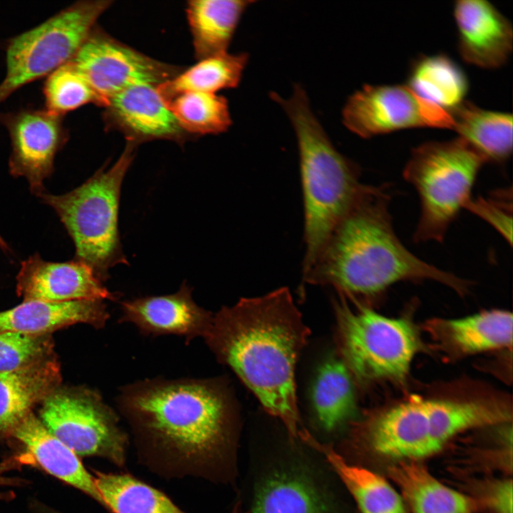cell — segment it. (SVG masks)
<instances>
[{
    "mask_svg": "<svg viewBox=\"0 0 513 513\" xmlns=\"http://www.w3.org/2000/svg\"><path fill=\"white\" fill-rule=\"evenodd\" d=\"M11 437L24 445L36 465L105 507L93 476L86 470L79 457L52 435L33 412L19 423Z\"/></svg>",
    "mask_w": 513,
    "mask_h": 513,
    "instance_id": "obj_21",
    "label": "cell"
},
{
    "mask_svg": "<svg viewBox=\"0 0 513 513\" xmlns=\"http://www.w3.org/2000/svg\"><path fill=\"white\" fill-rule=\"evenodd\" d=\"M43 92L45 110L59 116L87 103L103 108L106 105L71 61L48 76Z\"/></svg>",
    "mask_w": 513,
    "mask_h": 513,
    "instance_id": "obj_32",
    "label": "cell"
},
{
    "mask_svg": "<svg viewBox=\"0 0 513 513\" xmlns=\"http://www.w3.org/2000/svg\"><path fill=\"white\" fill-rule=\"evenodd\" d=\"M16 281L17 294L24 301L115 299L93 269L76 260L55 263L46 261L38 255L30 256L21 263Z\"/></svg>",
    "mask_w": 513,
    "mask_h": 513,
    "instance_id": "obj_15",
    "label": "cell"
},
{
    "mask_svg": "<svg viewBox=\"0 0 513 513\" xmlns=\"http://www.w3.org/2000/svg\"><path fill=\"white\" fill-rule=\"evenodd\" d=\"M315 413L321 425L332 430L350 418L356 410L353 378L344 363L331 358L321 366L312 390Z\"/></svg>",
    "mask_w": 513,
    "mask_h": 513,
    "instance_id": "obj_29",
    "label": "cell"
},
{
    "mask_svg": "<svg viewBox=\"0 0 513 513\" xmlns=\"http://www.w3.org/2000/svg\"><path fill=\"white\" fill-rule=\"evenodd\" d=\"M321 492L302 473L279 470L257 487L252 513H331Z\"/></svg>",
    "mask_w": 513,
    "mask_h": 513,
    "instance_id": "obj_26",
    "label": "cell"
},
{
    "mask_svg": "<svg viewBox=\"0 0 513 513\" xmlns=\"http://www.w3.org/2000/svg\"><path fill=\"white\" fill-rule=\"evenodd\" d=\"M70 61L106 104L129 87L157 86L182 71L132 48L96 26Z\"/></svg>",
    "mask_w": 513,
    "mask_h": 513,
    "instance_id": "obj_12",
    "label": "cell"
},
{
    "mask_svg": "<svg viewBox=\"0 0 513 513\" xmlns=\"http://www.w3.org/2000/svg\"><path fill=\"white\" fill-rule=\"evenodd\" d=\"M35 465L33 457L24 452L9 456L0 462V487L22 486L27 482L25 480L6 475L7 472L21 468L26 465ZM15 497L12 492H0V500L9 501Z\"/></svg>",
    "mask_w": 513,
    "mask_h": 513,
    "instance_id": "obj_35",
    "label": "cell"
},
{
    "mask_svg": "<svg viewBox=\"0 0 513 513\" xmlns=\"http://www.w3.org/2000/svg\"><path fill=\"white\" fill-rule=\"evenodd\" d=\"M412 513H473L470 497L440 482L415 461H401L390 469Z\"/></svg>",
    "mask_w": 513,
    "mask_h": 513,
    "instance_id": "obj_22",
    "label": "cell"
},
{
    "mask_svg": "<svg viewBox=\"0 0 513 513\" xmlns=\"http://www.w3.org/2000/svg\"><path fill=\"white\" fill-rule=\"evenodd\" d=\"M118 403L145 447L183 473L204 472L227 442V400L211 380L138 382L121 390Z\"/></svg>",
    "mask_w": 513,
    "mask_h": 513,
    "instance_id": "obj_3",
    "label": "cell"
},
{
    "mask_svg": "<svg viewBox=\"0 0 513 513\" xmlns=\"http://www.w3.org/2000/svg\"><path fill=\"white\" fill-rule=\"evenodd\" d=\"M344 125L368 138L409 128L452 129L450 111L425 100L408 85H364L342 110Z\"/></svg>",
    "mask_w": 513,
    "mask_h": 513,
    "instance_id": "obj_11",
    "label": "cell"
},
{
    "mask_svg": "<svg viewBox=\"0 0 513 513\" xmlns=\"http://www.w3.org/2000/svg\"><path fill=\"white\" fill-rule=\"evenodd\" d=\"M385 186L363 184L347 213L328 238L304 282L334 288L352 301L382 294L401 281L433 280L467 292L470 281L428 264L398 237Z\"/></svg>",
    "mask_w": 513,
    "mask_h": 513,
    "instance_id": "obj_2",
    "label": "cell"
},
{
    "mask_svg": "<svg viewBox=\"0 0 513 513\" xmlns=\"http://www.w3.org/2000/svg\"><path fill=\"white\" fill-rule=\"evenodd\" d=\"M458 138L487 162H505L512 151V115L480 108L464 100L450 110Z\"/></svg>",
    "mask_w": 513,
    "mask_h": 513,
    "instance_id": "obj_25",
    "label": "cell"
},
{
    "mask_svg": "<svg viewBox=\"0 0 513 513\" xmlns=\"http://www.w3.org/2000/svg\"><path fill=\"white\" fill-rule=\"evenodd\" d=\"M38 509L41 513H61L58 511L48 508V507L42 505L38 507Z\"/></svg>",
    "mask_w": 513,
    "mask_h": 513,
    "instance_id": "obj_37",
    "label": "cell"
},
{
    "mask_svg": "<svg viewBox=\"0 0 513 513\" xmlns=\"http://www.w3.org/2000/svg\"><path fill=\"white\" fill-rule=\"evenodd\" d=\"M0 247H1V248H3V249H6V248H7L6 244L5 242L3 240V239L1 238V236H0Z\"/></svg>",
    "mask_w": 513,
    "mask_h": 513,
    "instance_id": "obj_39",
    "label": "cell"
},
{
    "mask_svg": "<svg viewBox=\"0 0 513 513\" xmlns=\"http://www.w3.org/2000/svg\"><path fill=\"white\" fill-rule=\"evenodd\" d=\"M484 157L460 138L430 141L412 150L403 170L416 190L420 215L416 242H441L450 224L472 198L471 192Z\"/></svg>",
    "mask_w": 513,
    "mask_h": 513,
    "instance_id": "obj_7",
    "label": "cell"
},
{
    "mask_svg": "<svg viewBox=\"0 0 513 513\" xmlns=\"http://www.w3.org/2000/svg\"><path fill=\"white\" fill-rule=\"evenodd\" d=\"M11 141V174L25 177L31 191L41 194L43 180L53 171L54 157L68 137L63 116L46 110L25 109L0 113Z\"/></svg>",
    "mask_w": 513,
    "mask_h": 513,
    "instance_id": "obj_13",
    "label": "cell"
},
{
    "mask_svg": "<svg viewBox=\"0 0 513 513\" xmlns=\"http://www.w3.org/2000/svg\"><path fill=\"white\" fill-rule=\"evenodd\" d=\"M111 3L77 1L11 38L6 46V73L0 83V103L19 88L70 61Z\"/></svg>",
    "mask_w": 513,
    "mask_h": 513,
    "instance_id": "obj_9",
    "label": "cell"
},
{
    "mask_svg": "<svg viewBox=\"0 0 513 513\" xmlns=\"http://www.w3.org/2000/svg\"><path fill=\"white\" fill-rule=\"evenodd\" d=\"M512 189L494 191L487 197L470 199L465 209L477 214L491 224L512 244Z\"/></svg>",
    "mask_w": 513,
    "mask_h": 513,
    "instance_id": "obj_34",
    "label": "cell"
},
{
    "mask_svg": "<svg viewBox=\"0 0 513 513\" xmlns=\"http://www.w3.org/2000/svg\"><path fill=\"white\" fill-rule=\"evenodd\" d=\"M51 334L0 333V373L15 371L53 356Z\"/></svg>",
    "mask_w": 513,
    "mask_h": 513,
    "instance_id": "obj_33",
    "label": "cell"
},
{
    "mask_svg": "<svg viewBox=\"0 0 513 513\" xmlns=\"http://www.w3.org/2000/svg\"><path fill=\"white\" fill-rule=\"evenodd\" d=\"M408 82L420 96L448 111L465 100L469 87L462 69L445 54L418 58L411 65Z\"/></svg>",
    "mask_w": 513,
    "mask_h": 513,
    "instance_id": "obj_27",
    "label": "cell"
},
{
    "mask_svg": "<svg viewBox=\"0 0 513 513\" xmlns=\"http://www.w3.org/2000/svg\"><path fill=\"white\" fill-rule=\"evenodd\" d=\"M247 53L227 52L212 56L182 70L172 79L157 86L164 102L185 92L196 91L215 93L226 88L237 87L247 65Z\"/></svg>",
    "mask_w": 513,
    "mask_h": 513,
    "instance_id": "obj_28",
    "label": "cell"
},
{
    "mask_svg": "<svg viewBox=\"0 0 513 513\" xmlns=\"http://www.w3.org/2000/svg\"><path fill=\"white\" fill-rule=\"evenodd\" d=\"M511 418L507 405L496 400L413 395L370 417L362 433L378 455L416 462L438 452L467 430L507 422Z\"/></svg>",
    "mask_w": 513,
    "mask_h": 513,
    "instance_id": "obj_5",
    "label": "cell"
},
{
    "mask_svg": "<svg viewBox=\"0 0 513 513\" xmlns=\"http://www.w3.org/2000/svg\"><path fill=\"white\" fill-rule=\"evenodd\" d=\"M137 145L127 142L115 163L98 170L78 187L61 195L42 192L58 214L76 247V260L90 266L100 281L113 266L127 264L118 232L121 185Z\"/></svg>",
    "mask_w": 513,
    "mask_h": 513,
    "instance_id": "obj_6",
    "label": "cell"
},
{
    "mask_svg": "<svg viewBox=\"0 0 513 513\" xmlns=\"http://www.w3.org/2000/svg\"><path fill=\"white\" fill-rule=\"evenodd\" d=\"M165 103L182 128L192 136L222 133L232 125L227 100L215 93L185 92Z\"/></svg>",
    "mask_w": 513,
    "mask_h": 513,
    "instance_id": "obj_31",
    "label": "cell"
},
{
    "mask_svg": "<svg viewBox=\"0 0 513 513\" xmlns=\"http://www.w3.org/2000/svg\"><path fill=\"white\" fill-rule=\"evenodd\" d=\"M39 420L79 456H97L118 466L125 462L128 438L115 413L86 388H58L41 403Z\"/></svg>",
    "mask_w": 513,
    "mask_h": 513,
    "instance_id": "obj_10",
    "label": "cell"
},
{
    "mask_svg": "<svg viewBox=\"0 0 513 513\" xmlns=\"http://www.w3.org/2000/svg\"><path fill=\"white\" fill-rule=\"evenodd\" d=\"M106 127L138 145L154 140L185 142L190 137L159 95L157 86L140 84L110 98L104 107Z\"/></svg>",
    "mask_w": 513,
    "mask_h": 513,
    "instance_id": "obj_14",
    "label": "cell"
},
{
    "mask_svg": "<svg viewBox=\"0 0 513 513\" xmlns=\"http://www.w3.org/2000/svg\"><path fill=\"white\" fill-rule=\"evenodd\" d=\"M108 317L106 306L100 299L63 302L28 300L0 312V333L51 334L76 323H86L99 328L105 324Z\"/></svg>",
    "mask_w": 513,
    "mask_h": 513,
    "instance_id": "obj_19",
    "label": "cell"
},
{
    "mask_svg": "<svg viewBox=\"0 0 513 513\" xmlns=\"http://www.w3.org/2000/svg\"><path fill=\"white\" fill-rule=\"evenodd\" d=\"M427 328L437 346L455 358L512 346L513 317L506 310L433 319L428 323Z\"/></svg>",
    "mask_w": 513,
    "mask_h": 513,
    "instance_id": "obj_18",
    "label": "cell"
},
{
    "mask_svg": "<svg viewBox=\"0 0 513 513\" xmlns=\"http://www.w3.org/2000/svg\"><path fill=\"white\" fill-rule=\"evenodd\" d=\"M254 1L192 0L186 13L195 56L202 60L227 52L239 22Z\"/></svg>",
    "mask_w": 513,
    "mask_h": 513,
    "instance_id": "obj_23",
    "label": "cell"
},
{
    "mask_svg": "<svg viewBox=\"0 0 513 513\" xmlns=\"http://www.w3.org/2000/svg\"><path fill=\"white\" fill-rule=\"evenodd\" d=\"M270 97L288 115L297 139L304 205V274L356 199L363 185L361 171L334 147L301 85L294 86L289 98L275 92Z\"/></svg>",
    "mask_w": 513,
    "mask_h": 513,
    "instance_id": "obj_4",
    "label": "cell"
},
{
    "mask_svg": "<svg viewBox=\"0 0 513 513\" xmlns=\"http://www.w3.org/2000/svg\"><path fill=\"white\" fill-rule=\"evenodd\" d=\"M301 438L326 457L354 497L361 513H407L403 497L385 478L348 463L332 447L319 442L308 431Z\"/></svg>",
    "mask_w": 513,
    "mask_h": 513,
    "instance_id": "obj_24",
    "label": "cell"
},
{
    "mask_svg": "<svg viewBox=\"0 0 513 513\" xmlns=\"http://www.w3.org/2000/svg\"><path fill=\"white\" fill-rule=\"evenodd\" d=\"M105 507L113 513H185L166 495L126 474L95 471Z\"/></svg>",
    "mask_w": 513,
    "mask_h": 513,
    "instance_id": "obj_30",
    "label": "cell"
},
{
    "mask_svg": "<svg viewBox=\"0 0 513 513\" xmlns=\"http://www.w3.org/2000/svg\"><path fill=\"white\" fill-rule=\"evenodd\" d=\"M354 302L355 309L340 295L334 301L340 359L359 382H405L415 357L423 348L415 325Z\"/></svg>",
    "mask_w": 513,
    "mask_h": 513,
    "instance_id": "obj_8",
    "label": "cell"
},
{
    "mask_svg": "<svg viewBox=\"0 0 513 513\" xmlns=\"http://www.w3.org/2000/svg\"><path fill=\"white\" fill-rule=\"evenodd\" d=\"M120 322H130L145 334H175L186 341L204 337L213 314L192 299L191 289L183 284L175 294L137 298L121 304Z\"/></svg>",
    "mask_w": 513,
    "mask_h": 513,
    "instance_id": "obj_17",
    "label": "cell"
},
{
    "mask_svg": "<svg viewBox=\"0 0 513 513\" xmlns=\"http://www.w3.org/2000/svg\"><path fill=\"white\" fill-rule=\"evenodd\" d=\"M309 333L289 289L282 287L222 308L213 314L204 337L217 359L232 369L293 438L305 429L295 370Z\"/></svg>",
    "mask_w": 513,
    "mask_h": 513,
    "instance_id": "obj_1",
    "label": "cell"
},
{
    "mask_svg": "<svg viewBox=\"0 0 513 513\" xmlns=\"http://www.w3.org/2000/svg\"><path fill=\"white\" fill-rule=\"evenodd\" d=\"M485 493V501L497 513H512V482L511 480L490 483Z\"/></svg>",
    "mask_w": 513,
    "mask_h": 513,
    "instance_id": "obj_36",
    "label": "cell"
},
{
    "mask_svg": "<svg viewBox=\"0 0 513 513\" xmlns=\"http://www.w3.org/2000/svg\"><path fill=\"white\" fill-rule=\"evenodd\" d=\"M61 382L60 366L54 356L0 373V440L11 437L19 423L59 388Z\"/></svg>",
    "mask_w": 513,
    "mask_h": 513,
    "instance_id": "obj_20",
    "label": "cell"
},
{
    "mask_svg": "<svg viewBox=\"0 0 513 513\" xmlns=\"http://www.w3.org/2000/svg\"><path fill=\"white\" fill-rule=\"evenodd\" d=\"M453 14L458 49L465 61L487 68H497L507 62L512 50V26L492 3L458 0Z\"/></svg>",
    "mask_w": 513,
    "mask_h": 513,
    "instance_id": "obj_16",
    "label": "cell"
},
{
    "mask_svg": "<svg viewBox=\"0 0 513 513\" xmlns=\"http://www.w3.org/2000/svg\"><path fill=\"white\" fill-rule=\"evenodd\" d=\"M232 513H242L239 504H237L234 507Z\"/></svg>",
    "mask_w": 513,
    "mask_h": 513,
    "instance_id": "obj_38",
    "label": "cell"
}]
</instances>
